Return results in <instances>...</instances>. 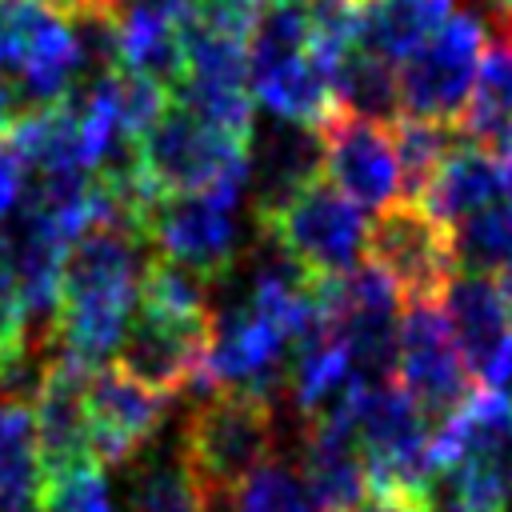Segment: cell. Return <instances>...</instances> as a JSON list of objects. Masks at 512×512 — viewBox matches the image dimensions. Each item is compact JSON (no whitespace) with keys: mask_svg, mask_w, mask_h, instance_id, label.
Returning a JSON list of instances; mask_svg holds the SVG:
<instances>
[{"mask_svg":"<svg viewBox=\"0 0 512 512\" xmlns=\"http://www.w3.org/2000/svg\"><path fill=\"white\" fill-rule=\"evenodd\" d=\"M140 248L144 240L120 228H88L68 244L60 268V312L48 344L88 368H104V360L116 356L140 296Z\"/></svg>","mask_w":512,"mask_h":512,"instance_id":"6da1fadb","label":"cell"},{"mask_svg":"<svg viewBox=\"0 0 512 512\" xmlns=\"http://www.w3.org/2000/svg\"><path fill=\"white\" fill-rule=\"evenodd\" d=\"M272 444V400L236 388H212L184 420L180 464L188 468L208 504H224L228 492L272 456Z\"/></svg>","mask_w":512,"mask_h":512,"instance_id":"7a4b0ae2","label":"cell"},{"mask_svg":"<svg viewBox=\"0 0 512 512\" xmlns=\"http://www.w3.org/2000/svg\"><path fill=\"white\" fill-rule=\"evenodd\" d=\"M340 420L352 428L368 480L376 484H396V488H416L432 472V440L436 424L420 412V404L396 384H356Z\"/></svg>","mask_w":512,"mask_h":512,"instance_id":"3957f363","label":"cell"},{"mask_svg":"<svg viewBox=\"0 0 512 512\" xmlns=\"http://www.w3.org/2000/svg\"><path fill=\"white\" fill-rule=\"evenodd\" d=\"M244 192H248V180H220L200 192L160 196L148 216L144 240L160 256L200 272L204 280H224L240 260L236 208Z\"/></svg>","mask_w":512,"mask_h":512,"instance_id":"277c9868","label":"cell"},{"mask_svg":"<svg viewBox=\"0 0 512 512\" xmlns=\"http://www.w3.org/2000/svg\"><path fill=\"white\" fill-rule=\"evenodd\" d=\"M364 260L388 276L400 300H444L456 276L452 228L420 200L396 196L364 228Z\"/></svg>","mask_w":512,"mask_h":512,"instance_id":"5b68a950","label":"cell"},{"mask_svg":"<svg viewBox=\"0 0 512 512\" xmlns=\"http://www.w3.org/2000/svg\"><path fill=\"white\" fill-rule=\"evenodd\" d=\"M484 44L488 28L480 12H448L444 24L396 68L400 112L456 124L476 84Z\"/></svg>","mask_w":512,"mask_h":512,"instance_id":"8992f818","label":"cell"},{"mask_svg":"<svg viewBox=\"0 0 512 512\" xmlns=\"http://www.w3.org/2000/svg\"><path fill=\"white\" fill-rule=\"evenodd\" d=\"M248 148L176 104L140 136V172L156 196L200 192L220 180H248Z\"/></svg>","mask_w":512,"mask_h":512,"instance_id":"52a82bcc","label":"cell"},{"mask_svg":"<svg viewBox=\"0 0 512 512\" xmlns=\"http://www.w3.org/2000/svg\"><path fill=\"white\" fill-rule=\"evenodd\" d=\"M396 384L420 404L432 424H444L460 412L480 384L464 368L444 304L440 300H404L400 308V348H396Z\"/></svg>","mask_w":512,"mask_h":512,"instance_id":"ba28073f","label":"cell"},{"mask_svg":"<svg viewBox=\"0 0 512 512\" xmlns=\"http://www.w3.org/2000/svg\"><path fill=\"white\" fill-rule=\"evenodd\" d=\"M260 232H272L316 280L344 276L360 264L364 252V216L360 208L336 192L324 176L300 188L272 220L256 224Z\"/></svg>","mask_w":512,"mask_h":512,"instance_id":"9c48e42d","label":"cell"},{"mask_svg":"<svg viewBox=\"0 0 512 512\" xmlns=\"http://www.w3.org/2000/svg\"><path fill=\"white\" fill-rule=\"evenodd\" d=\"M212 316H180L160 308H132L128 328L116 344V368L136 384L176 396L180 388H196L208 360Z\"/></svg>","mask_w":512,"mask_h":512,"instance_id":"30bf717a","label":"cell"},{"mask_svg":"<svg viewBox=\"0 0 512 512\" xmlns=\"http://www.w3.org/2000/svg\"><path fill=\"white\" fill-rule=\"evenodd\" d=\"M440 304L472 380L488 392H504L512 380V316L496 288V276H452Z\"/></svg>","mask_w":512,"mask_h":512,"instance_id":"8fae6325","label":"cell"},{"mask_svg":"<svg viewBox=\"0 0 512 512\" xmlns=\"http://www.w3.org/2000/svg\"><path fill=\"white\" fill-rule=\"evenodd\" d=\"M84 408H88V448H92V456L104 468H124L160 432L168 396L136 384L120 368H96L88 376Z\"/></svg>","mask_w":512,"mask_h":512,"instance_id":"7c38bea8","label":"cell"},{"mask_svg":"<svg viewBox=\"0 0 512 512\" xmlns=\"http://www.w3.org/2000/svg\"><path fill=\"white\" fill-rule=\"evenodd\" d=\"M324 180L360 212H380L400 196V168L388 128L352 112H336L324 128Z\"/></svg>","mask_w":512,"mask_h":512,"instance_id":"4fadbf2b","label":"cell"},{"mask_svg":"<svg viewBox=\"0 0 512 512\" xmlns=\"http://www.w3.org/2000/svg\"><path fill=\"white\" fill-rule=\"evenodd\" d=\"M96 368L72 360L68 352H52L48 344V360L40 372V384L28 400L32 408V424H36V456H40V476L56 472L72 460L92 456L88 448V408H84V392H88V376Z\"/></svg>","mask_w":512,"mask_h":512,"instance_id":"5bb4252c","label":"cell"},{"mask_svg":"<svg viewBox=\"0 0 512 512\" xmlns=\"http://www.w3.org/2000/svg\"><path fill=\"white\" fill-rule=\"evenodd\" d=\"M324 140L316 128L276 120L264 132H252L248 148V188H252V224L272 220L300 188L320 180Z\"/></svg>","mask_w":512,"mask_h":512,"instance_id":"9a60e30c","label":"cell"},{"mask_svg":"<svg viewBox=\"0 0 512 512\" xmlns=\"http://www.w3.org/2000/svg\"><path fill=\"white\" fill-rule=\"evenodd\" d=\"M300 476L312 500L320 504V512H352L372 488L364 452L340 416L308 420L300 448Z\"/></svg>","mask_w":512,"mask_h":512,"instance_id":"2e32d148","label":"cell"},{"mask_svg":"<svg viewBox=\"0 0 512 512\" xmlns=\"http://www.w3.org/2000/svg\"><path fill=\"white\" fill-rule=\"evenodd\" d=\"M508 188H512V164H504L496 152L460 136L456 148L448 152V160L436 168V176L428 180V188L416 200L452 228L460 216L484 208L488 200L508 196Z\"/></svg>","mask_w":512,"mask_h":512,"instance_id":"e0dca14e","label":"cell"},{"mask_svg":"<svg viewBox=\"0 0 512 512\" xmlns=\"http://www.w3.org/2000/svg\"><path fill=\"white\" fill-rule=\"evenodd\" d=\"M252 92L276 120L316 128V132L340 112L336 88H332V68L324 60H316L312 52H300V56L276 64L272 72L256 76Z\"/></svg>","mask_w":512,"mask_h":512,"instance_id":"ac0fdd59","label":"cell"},{"mask_svg":"<svg viewBox=\"0 0 512 512\" xmlns=\"http://www.w3.org/2000/svg\"><path fill=\"white\" fill-rule=\"evenodd\" d=\"M452 12V0H364L360 48L400 64L412 56Z\"/></svg>","mask_w":512,"mask_h":512,"instance_id":"d6986e66","label":"cell"},{"mask_svg":"<svg viewBox=\"0 0 512 512\" xmlns=\"http://www.w3.org/2000/svg\"><path fill=\"white\" fill-rule=\"evenodd\" d=\"M332 88H336L340 112H352V116H364L376 124H392L400 116L396 64L360 44L332 68Z\"/></svg>","mask_w":512,"mask_h":512,"instance_id":"ffe728a7","label":"cell"},{"mask_svg":"<svg viewBox=\"0 0 512 512\" xmlns=\"http://www.w3.org/2000/svg\"><path fill=\"white\" fill-rule=\"evenodd\" d=\"M40 492V456L32 408L0 400V512H24Z\"/></svg>","mask_w":512,"mask_h":512,"instance_id":"44dd1931","label":"cell"},{"mask_svg":"<svg viewBox=\"0 0 512 512\" xmlns=\"http://www.w3.org/2000/svg\"><path fill=\"white\" fill-rule=\"evenodd\" d=\"M388 140H392L396 168H400V192L408 200H416L428 188V180L436 176V168L448 160V152L456 148L460 128L444 124V120H424V116L400 112L388 124Z\"/></svg>","mask_w":512,"mask_h":512,"instance_id":"7402d4cb","label":"cell"},{"mask_svg":"<svg viewBox=\"0 0 512 512\" xmlns=\"http://www.w3.org/2000/svg\"><path fill=\"white\" fill-rule=\"evenodd\" d=\"M452 256L456 272L476 276H496L512 260V188L452 224Z\"/></svg>","mask_w":512,"mask_h":512,"instance_id":"603a6c76","label":"cell"},{"mask_svg":"<svg viewBox=\"0 0 512 512\" xmlns=\"http://www.w3.org/2000/svg\"><path fill=\"white\" fill-rule=\"evenodd\" d=\"M224 504H228V512H320L300 468L288 460H272V456L260 468H252L228 492Z\"/></svg>","mask_w":512,"mask_h":512,"instance_id":"cb8c5ba5","label":"cell"},{"mask_svg":"<svg viewBox=\"0 0 512 512\" xmlns=\"http://www.w3.org/2000/svg\"><path fill=\"white\" fill-rule=\"evenodd\" d=\"M172 96L200 124L216 128L220 136H228L236 144H252L256 112H252V92L248 88H240V84H208V80H180Z\"/></svg>","mask_w":512,"mask_h":512,"instance_id":"d4e9b609","label":"cell"},{"mask_svg":"<svg viewBox=\"0 0 512 512\" xmlns=\"http://www.w3.org/2000/svg\"><path fill=\"white\" fill-rule=\"evenodd\" d=\"M212 280H204L200 272L168 260V256H148L144 272H140V304L160 308V312H180V316H212V300H208Z\"/></svg>","mask_w":512,"mask_h":512,"instance_id":"484cf974","label":"cell"},{"mask_svg":"<svg viewBox=\"0 0 512 512\" xmlns=\"http://www.w3.org/2000/svg\"><path fill=\"white\" fill-rule=\"evenodd\" d=\"M36 504L44 512H112V488L104 464L96 456H84L56 472H44Z\"/></svg>","mask_w":512,"mask_h":512,"instance_id":"4316f807","label":"cell"},{"mask_svg":"<svg viewBox=\"0 0 512 512\" xmlns=\"http://www.w3.org/2000/svg\"><path fill=\"white\" fill-rule=\"evenodd\" d=\"M128 512H208V500L176 456L136 468L128 484Z\"/></svg>","mask_w":512,"mask_h":512,"instance_id":"83f0119b","label":"cell"},{"mask_svg":"<svg viewBox=\"0 0 512 512\" xmlns=\"http://www.w3.org/2000/svg\"><path fill=\"white\" fill-rule=\"evenodd\" d=\"M308 28V52L336 68L364 32V0H308L304 8Z\"/></svg>","mask_w":512,"mask_h":512,"instance_id":"f1b7e54d","label":"cell"},{"mask_svg":"<svg viewBox=\"0 0 512 512\" xmlns=\"http://www.w3.org/2000/svg\"><path fill=\"white\" fill-rule=\"evenodd\" d=\"M48 340H36L32 336V324H28V312H24V300L0 260V368L16 364L20 356H28L32 348H40Z\"/></svg>","mask_w":512,"mask_h":512,"instance_id":"f546056e","label":"cell"},{"mask_svg":"<svg viewBox=\"0 0 512 512\" xmlns=\"http://www.w3.org/2000/svg\"><path fill=\"white\" fill-rule=\"evenodd\" d=\"M352 512H424L416 488H396V484H376Z\"/></svg>","mask_w":512,"mask_h":512,"instance_id":"4dcf8cb0","label":"cell"},{"mask_svg":"<svg viewBox=\"0 0 512 512\" xmlns=\"http://www.w3.org/2000/svg\"><path fill=\"white\" fill-rule=\"evenodd\" d=\"M20 192H24V164L16 160V152L8 148V140L0 136V224L12 216Z\"/></svg>","mask_w":512,"mask_h":512,"instance_id":"1f68e13d","label":"cell"},{"mask_svg":"<svg viewBox=\"0 0 512 512\" xmlns=\"http://www.w3.org/2000/svg\"><path fill=\"white\" fill-rule=\"evenodd\" d=\"M48 8H56L60 16H76L84 8H104V12H120V0H44Z\"/></svg>","mask_w":512,"mask_h":512,"instance_id":"d6a6232c","label":"cell"},{"mask_svg":"<svg viewBox=\"0 0 512 512\" xmlns=\"http://www.w3.org/2000/svg\"><path fill=\"white\" fill-rule=\"evenodd\" d=\"M496 288H500V296H504V304H508V316H512V260L496 272Z\"/></svg>","mask_w":512,"mask_h":512,"instance_id":"836d02e7","label":"cell"},{"mask_svg":"<svg viewBox=\"0 0 512 512\" xmlns=\"http://www.w3.org/2000/svg\"><path fill=\"white\" fill-rule=\"evenodd\" d=\"M272 4H296V0H272Z\"/></svg>","mask_w":512,"mask_h":512,"instance_id":"e575fe53","label":"cell"},{"mask_svg":"<svg viewBox=\"0 0 512 512\" xmlns=\"http://www.w3.org/2000/svg\"><path fill=\"white\" fill-rule=\"evenodd\" d=\"M504 392H508V400H512V380H508V388H504Z\"/></svg>","mask_w":512,"mask_h":512,"instance_id":"d590c367","label":"cell"}]
</instances>
